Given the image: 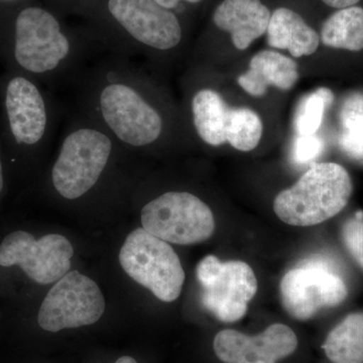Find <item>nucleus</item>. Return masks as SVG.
Instances as JSON below:
<instances>
[{"label": "nucleus", "instance_id": "obj_1", "mask_svg": "<svg viewBox=\"0 0 363 363\" xmlns=\"http://www.w3.org/2000/svg\"><path fill=\"white\" fill-rule=\"evenodd\" d=\"M79 73L78 112L101 126L123 149L161 143L167 121L150 79L125 57L109 54Z\"/></svg>", "mask_w": 363, "mask_h": 363}, {"label": "nucleus", "instance_id": "obj_2", "mask_svg": "<svg viewBox=\"0 0 363 363\" xmlns=\"http://www.w3.org/2000/svg\"><path fill=\"white\" fill-rule=\"evenodd\" d=\"M123 147L87 116L77 113L62 136L61 145L51 172L57 194L68 201L90 193Z\"/></svg>", "mask_w": 363, "mask_h": 363}, {"label": "nucleus", "instance_id": "obj_3", "mask_svg": "<svg viewBox=\"0 0 363 363\" xmlns=\"http://www.w3.org/2000/svg\"><path fill=\"white\" fill-rule=\"evenodd\" d=\"M87 57L58 18L40 7H26L14 26L13 58L23 71L54 84L76 78Z\"/></svg>", "mask_w": 363, "mask_h": 363}, {"label": "nucleus", "instance_id": "obj_4", "mask_svg": "<svg viewBox=\"0 0 363 363\" xmlns=\"http://www.w3.org/2000/svg\"><path fill=\"white\" fill-rule=\"evenodd\" d=\"M352 190L350 174L342 166L316 162L293 187L277 196L274 213L289 225H317L342 211Z\"/></svg>", "mask_w": 363, "mask_h": 363}, {"label": "nucleus", "instance_id": "obj_5", "mask_svg": "<svg viewBox=\"0 0 363 363\" xmlns=\"http://www.w3.org/2000/svg\"><path fill=\"white\" fill-rule=\"evenodd\" d=\"M107 13L124 33L118 56H138V52L164 54L183 40V30L175 13L155 0H107Z\"/></svg>", "mask_w": 363, "mask_h": 363}, {"label": "nucleus", "instance_id": "obj_6", "mask_svg": "<svg viewBox=\"0 0 363 363\" xmlns=\"http://www.w3.org/2000/svg\"><path fill=\"white\" fill-rule=\"evenodd\" d=\"M119 262L131 279L162 302H174L180 297L185 272L175 250L166 241L136 228L124 241Z\"/></svg>", "mask_w": 363, "mask_h": 363}, {"label": "nucleus", "instance_id": "obj_7", "mask_svg": "<svg viewBox=\"0 0 363 363\" xmlns=\"http://www.w3.org/2000/svg\"><path fill=\"white\" fill-rule=\"evenodd\" d=\"M143 228L166 242L190 245L203 242L214 233L209 206L189 192L169 191L147 202L142 209Z\"/></svg>", "mask_w": 363, "mask_h": 363}, {"label": "nucleus", "instance_id": "obj_8", "mask_svg": "<svg viewBox=\"0 0 363 363\" xmlns=\"http://www.w3.org/2000/svg\"><path fill=\"white\" fill-rule=\"evenodd\" d=\"M202 288V304L217 319L230 323L240 320L257 291L252 267L240 260L221 262L207 255L196 269Z\"/></svg>", "mask_w": 363, "mask_h": 363}, {"label": "nucleus", "instance_id": "obj_9", "mask_svg": "<svg viewBox=\"0 0 363 363\" xmlns=\"http://www.w3.org/2000/svg\"><path fill=\"white\" fill-rule=\"evenodd\" d=\"M279 293L286 311L302 321L311 319L320 310L341 304L348 295L341 277L324 259L315 257L286 272Z\"/></svg>", "mask_w": 363, "mask_h": 363}, {"label": "nucleus", "instance_id": "obj_10", "mask_svg": "<svg viewBox=\"0 0 363 363\" xmlns=\"http://www.w3.org/2000/svg\"><path fill=\"white\" fill-rule=\"evenodd\" d=\"M105 311L101 290L77 271L67 272L40 306L38 322L45 331L59 332L96 323Z\"/></svg>", "mask_w": 363, "mask_h": 363}, {"label": "nucleus", "instance_id": "obj_11", "mask_svg": "<svg viewBox=\"0 0 363 363\" xmlns=\"http://www.w3.org/2000/svg\"><path fill=\"white\" fill-rule=\"evenodd\" d=\"M73 255L70 241L60 234L35 240L30 233L16 231L0 245V266H18L35 283L48 285L65 276Z\"/></svg>", "mask_w": 363, "mask_h": 363}, {"label": "nucleus", "instance_id": "obj_12", "mask_svg": "<svg viewBox=\"0 0 363 363\" xmlns=\"http://www.w3.org/2000/svg\"><path fill=\"white\" fill-rule=\"evenodd\" d=\"M6 112L9 131L20 145L35 147L51 138L56 109L30 78L14 76L6 88Z\"/></svg>", "mask_w": 363, "mask_h": 363}, {"label": "nucleus", "instance_id": "obj_13", "mask_svg": "<svg viewBox=\"0 0 363 363\" xmlns=\"http://www.w3.org/2000/svg\"><path fill=\"white\" fill-rule=\"evenodd\" d=\"M297 346V336L284 324H272L255 336L227 329L214 339L215 353L225 363H276L292 354Z\"/></svg>", "mask_w": 363, "mask_h": 363}, {"label": "nucleus", "instance_id": "obj_14", "mask_svg": "<svg viewBox=\"0 0 363 363\" xmlns=\"http://www.w3.org/2000/svg\"><path fill=\"white\" fill-rule=\"evenodd\" d=\"M271 16L260 0H223L215 9L213 21L230 33L234 47L243 51L267 33Z\"/></svg>", "mask_w": 363, "mask_h": 363}, {"label": "nucleus", "instance_id": "obj_15", "mask_svg": "<svg viewBox=\"0 0 363 363\" xmlns=\"http://www.w3.org/2000/svg\"><path fill=\"white\" fill-rule=\"evenodd\" d=\"M298 80V65L294 60L267 50L253 56L250 69L238 77V82L248 94L262 97L267 94L269 86L289 91Z\"/></svg>", "mask_w": 363, "mask_h": 363}, {"label": "nucleus", "instance_id": "obj_16", "mask_svg": "<svg viewBox=\"0 0 363 363\" xmlns=\"http://www.w3.org/2000/svg\"><path fill=\"white\" fill-rule=\"evenodd\" d=\"M267 33L272 48L288 50L296 58L314 54L320 44L316 30L308 26L300 14L286 7L272 13Z\"/></svg>", "mask_w": 363, "mask_h": 363}, {"label": "nucleus", "instance_id": "obj_17", "mask_svg": "<svg viewBox=\"0 0 363 363\" xmlns=\"http://www.w3.org/2000/svg\"><path fill=\"white\" fill-rule=\"evenodd\" d=\"M230 106L217 91L201 88L191 97L190 111L196 135L211 147L226 143V128Z\"/></svg>", "mask_w": 363, "mask_h": 363}, {"label": "nucleus", "instance_id": "obj_18", "mask_svg": "<svg viewBox=\"0 0 363 363\" xmlns=\"http://www.w3.org/2000/svg\"><path fill=\"white\" fill-rule=\"evenodd\" d=\"M321 42L327 47L346 51L363 50V9L345 7L329 16L321 28Z\"/></svg>", "mask_w": 363, "mask_h": 363}, {"label": "nucleus", "instance_id": "obj_19", "mask_svg": "<svg viewBox=\"0 0 363 363\" xmlns=\"http://www.w3.org/2000/svg\"><path fill=\"white\" fill-rule=\"evenodd\" d=\"M334 363H363V313L348 315L328 334L323 345Z\"/></svg>", "mask_w": 363, "mask_h": 363}, {"label": "nucleus", "instance_id": "obj_20", "mask_svg": "<svg viewBox=\"0 0 363 363\" xmlns=\"http://www.w3.org/2000/svg\"><path fill=\"white\" fill-rule=\"evenodd\" d=\"M264 125L257 112L245 107H231L226 128V143L241 152H250L257 147Z\"/></svg>", "mask_w": 363, "mask_h": 363}, {"label": "nucleus", "instance_id": "obj_21", "mask_svg": "<svg viewBox=\"0 0 363 363\" xmlns=\"http://www.w3.org/2000/svg\"><path fill=\"white\" fill-rule=\"evenodd\" d=\"M333 101V92L326 87L305 95L298 102L294 121L298 135H316L323 121L325 111Z\"/></svg>", "mask_w": 363, "mask_h": 363}, {"label": "nucleus", "instance_id": "obj_22", "mask_svg": "<svg viewBox=\"0 0 363 363\" xmlns=\"http://www.w3.org/2000/svg\"><path fill=\"white\" fill-rule=\"evenodd\" d=\"M351 104L344 113L341 145L350 157L363 160V102Z\"/></svg>", "mask_w": 363, "mask_h": 363}, {"label": "nucleus", "instance_id": "obj_23", "mask_svg": "<svg viewBox=\"0 0 363 363\" xmlns=\"http://www.w3.org/2000/svg\"><path fill=\"white\" fill-rule=\"evenodd\" d=\"M344 245L355 262L363 269V213L359 212L355 217L344 223L341 230Z\"/></svg>", "mask_w": 363, "mask_h": 363}, {"label": "nucleus", "instance_id": "obj_24", "mask_svg": "<svg viewBox=\"0 0 363 363\" xmlns=\"http://www.w3.org/2000/svg\"><path fill=\"white\" fill-rule=\"evenodd\" d=\"M324 150V143L316 135H298L294 142L292 160L298 164H309L317 159Z\"/></svg>", "mask_w": 363, "mask_h": 363}, {"label": "nucleus", "instance_id": "obj_25", "mask_svg": "<svg viewBox=\"0 0 363 363\" xmlns=\"http://www.w3.org/2000/svg\"><path fill=\"white\" fill-rule=\"evenodd\" d=\"M155 1L160 6L164 7V9L172 11V9H179L182 6V1L188 2V4H198L202 0H155Z\"/></svg>", "mask_w": 363, "mask_h": 363}, {"label": "nucleus", "instance_id": "obj_26", "mask_svg": "<svg viewBox=\"0 0 363 363\" xmlns=\"http://www.w3.org/2000/svg\"><path fill=\"white\" fill-rule=\"evenodd\" d=\"M325 4L335 9H345V7L354 6L360 0H322Z\"/></svg>", "mask_w": 363, "mask_h": 363}, {"label": "nucleus", "instance_id": "obj_27", "mask_svg": "<svg viewBox=\"0 0 363 363\" xmlns=\"http://www.w3.org/2000/svg\"><path fill=\"white\" fill-rule=\"evenodd\" d=\"M116 363H138L135 359H133V357H123L118 358Z\"/></svg>", "mask_w": 363, "mask_h": 363}, {"label": "nucleus", "instance_id": "obj_28", "mask_svg": "<svg viewBox=\"0 0 363 363\" xmlns=\"http://www.w3.org/2000/svg\"><path fill=\"white\" fill-rule=\"evenodd\" d=\"M4 169H2L1 160H0V193H1L2 189H4Z\"/></svg>", "mask_w": 363, "mask_h": 363}]
</instances>
